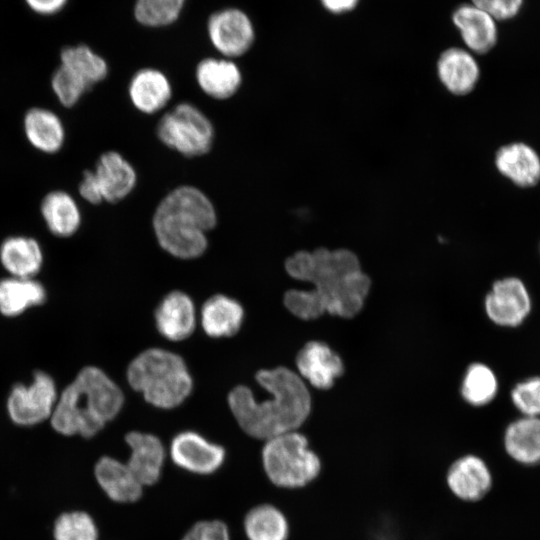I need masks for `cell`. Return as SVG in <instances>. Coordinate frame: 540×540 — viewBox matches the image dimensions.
Returning <instances> with one entry per match:
<instances>
[{"label":"cell","instance_id":"1","mask_svg":"<svg viewBox=\"0 0 540 540\" xmlns=\"http://www.w3.org/2000/svg\"><path fill=\"white\" fill-rule=\"evenodd\" d=\"M284 266L290 277L313 286L311 290L291 289L284 294L285 307L302 320L325 313L352 318L363 308L371 287L357 255L345 248L297 251Z\"/></svg>","mask_w":540,"mask_h":540},{"label":"cell","instance_id":"2","mask_svg":"<svg viewBox=\"0 0 540 540\" xmlns=\"http://www.w3.org/2000/svg\"><path fill=\"white\" fill-rule=\"evenodd\" d=\"M255 378L269 398L258 400L244 385L236 386L228 394V405L240 428L264 441L297 431L310 415L312 406L304 380L284 366L262 369Z\"/></svg>","mask_w":540,"mask_h":540},{"label":"cell","instance_id":"3","mask_svg":"<svg viewBox=\"0 0 540 540\" xmlns=\"http://www.w3.org/2000/svg\"><path fill=\"white\" fill-rule=\"evenodd\" d=\"M218 223L216 207L200 188L182 184L157 204L152 229L159 246L171 256L191 260L208 248V234Z\"/></svg>","mask_w":540,"mask_h":540},{"label":"cell","instance_id":"4","mask_svg":"<svg viewBox=\"0 0 540 540\" xmlns=\"http://www.w3.org/2000/svg\"><path fill=\"white\" fill-rule=\"evenodd\" d=\"M123 404L120 387L100 368L86 366L58 395L50 422L61 435L91 438L119 414Z\"/></svg>","mask_w":540,"mask_h":540},{"label":"cell","instance_id":"5","mask_svg":"<svg viewBox=\"0 0 540 540\" xmlns=\"http://www.w3.org/2000/svg\"><path fill=\"white\" fill-rule=\"evenodd\" d=\"M127 380L149 404L161 409L179 406L193 388L183 358L162 348H149L138 354L128 366Z\"/></svg>","mask_w":540,"mask_h":540},{"label":"cell","instance_id":"6","mask_svg":"<svg viewBox=\"0 0 540 540\" xmlns=\"http://www.w3.org/2000/svg\"><path fill=\"white\" fill-rule=\"evenodd\" d=\"M261 462L267 479L281 489H301L320 475V457L309 447L308 439L298 431L265 440Z\"/></svg>","mask_w":540,"mask_h":540},{"label":"cell","instance_id":"7","mask_svg":"<svg viewBox=\"0 0 540 540\" xmlns=\"http://www.w3.org/2000/svg\"><path fill=\"white\" fill-rule=\"evenodd\" d=\"M155 134L165 147L186 158L207 155L215 141L210 118L188 101L179 102L165 112L157 122Z\"/></svg>","mask_w":540,"mask_h":540},{"label":"cell","instance_id":"8","mask_svg":"<svg viewBox=\"0 0 540 540\" xmlns=\"http://www.w3.org/2000/svg\"><path fill=\"white\" fill-rule=\"evenodd\" d=\"M58 399L54 379L38 370L29 385L16 384L11 389L7 410L10 419L20 426H32L50 419Z\"/></svg>","mask_w":540,"mask_h":540},{"label":"cell","instance_id":"9","mask_svg":"<svg viewBox=\"0 0 540 540\" xmlns=\"http://www.w3.org/2000/svg\"><path fill=\"white\" fill-rule=\"evenodd\" d=\"M207 33L214 49L228 59L245 55L256 38L250 17L236 7L213 12L207 21Z\"/></svg>","mask_w":540,"mask_h":540},{"label":"cell","instance_id":"10","mask_svg":"<svg viewBox=\"0 0 540 540\" xmlns=\"http://www.w3.org/2000/svg\"><path fill=\"white\" fill-rule=\"evenodd\" d=\"M484 309L494 324L514 328L530 315L532 299L525 283L509 276L493 283L485 297Z\"/></svg>","mask_w":540,"mask_h":540},{"label":"cell","instance_id":"11","mask_svg":"<svg viewBox=\"0 0 540 540\" xmlns=\"http://www.w3.org/2000/svg\"><path fill=\"white\" fill-rule=\"evenodd\" d=\"M169 456L174 465L195 475L208 476L224 464L226 451L198 432L187 430L176 434L171 440Z\"/></svg>","mask_w":540,"mask_h":540},{"label":"cell","instance_id":"12","mask_svg":"<svg viewBox=\"0 0 540 540\" xmlns=\"http://www.w3.org/2000/svg\"><path fill=\"white\" fill-rule=\"evenodd\" d=\"M21 127L25 141L42 155H57L66 145L64 120L51 108L39 105L27 108L22 116Z\"/></svg>","mask_w":540,"mask_h":540},{"label":"cell","instance_id":"13","mask_svg":"<svg viewBox=\"0 0 540 540\" xmlns=\"http://www.w3.org/2000/svg\"><path fill=\"white\" fill-rule=\"evenodd\" d=\"M103 202L117 204L136 188L138 175L132 163L119 151L106 150L92 168Z\"/></svg>","mask_w":540,"mask_h":540},{"label":"cell","instance_id":"14","mask_svg":"<svg viewBox=\"0 0 540 540\" xmlns=\"http://www.w3.org/2000/svg\"><path fill=\"white\" fill-rule=\"evenodd\" d=\"M445 481L449 491L457 499L476 502L490 492L493 476L489 466L481 457L466 454L450 464Z\"/></svg>","mask_w":540,"mask_h":540},{"label":"cell","instance_id":"15","mask_svg":"<svg viewBox=\"0 0 540 540\" xmlns=\"http://www.w3.org/2000/svg\"><path fill=\"white\" fill-rule=\"evenodd\" d=\"M38 211L48 232L57 238L73 237L83 223V213L77 200L62 188L47 191L40 199Z\"/></svg>","mask_w":540,"mask_h":540},{"label":"cell","instance_id":"16","mask_svg":"<svg viewBox=\"0 0 540 540\" xmlns=\"http://www.w3.org/2000/svg\"><path fill=\"white\" fill-rule=\"evenodd\" d=\"M299 376L317 389L327 390L344 372L341 357L326 343L310 341L296 356Z\"/></svg>","mask_w":540,"mask_h":540},{"label":"cell","instance_id":"17","mask_svg":"<svg viewBox=\"0 0 540 540\" xmlns=\"http://www.w3.org/2000/svg\"><path fill=\"white\" fill-rule=\"evenodd\" d=\"M130 455L128 467L144 486L155 485L161 478L166 450L161 440L150 433L131 431L125 435Z\"/></svg>","mask_w":540,"mask_h":540},{"label":"cell","instance_id":"18","mask_svg":"<svg viewBox=\"0 0 540 540\" xmlns=\"http://www.w3.org/2000/svg\"><path fill=\"white\" fill-rule=\"evenodd\" d=\"M195 80L206 96L225 101L238 93L243 76L239 66L232 59L206 57L195 67Z\"/></svg>","mask_w":540,"mask_h":540},{"label":"cell","instance_id":"19","mask_svg":"<svg viewBox=\"0 0 540 540\" xmlns=\"http://www.w3.org/2000/svg\"><path fill=\"white\" fill-rule=\"evenodd\" d=\"M173 95L171 82L161 70L144 67L137 70L128 84L133 107L142 114L153 115L163 110Z\"/></svg>","mask_w":540,"mask_h":540},{"label":"cell","instance_id":"20","mask_svg":"<svg viewBox=\"0 0 540 540\" xmlns=\"http://www.w3.org/2000/svg\"><path fill=\"white\" fill-rule=\"evenodd\" d=\"M436 72L443 87L455 96L472 92L480 78L477 61L469 51L460 47H449L440 53Z\"/></svg>","mask_w":540,"mask_h":540},{"label":"cell","instance_id":"21","mask_svg":"<svg viewBox=\"0 0 540 540\" xmlns=\"http://www.w3.org/2000/svg\"><path fill=\"white\" fill-rule=\"evenodd\" d=\"M451 21L458 29L466 47L476 53H488L497 43L498 30L495 19L473 4L457 6Z\"/></svg>","mask_w":540,"mask_h":540},{"label":"cell","instance_id":"22","mask_svg":"<svg viewBox=\"0 0 540 540\" xmlns=\"http://www.w3.org/2000/svg\"><path fill=\"white\" fill-rule=\"evenodd\" d=\"M155 325L158 332L170 341L188 338L196 325L193 300L182 291L168 293L155 310Z\"/></svg>","mask_w":540,"mask_h":540},{"label":"cell","instance_id":"23","mask_svg":"<svg viewBox=\"0 0 540 540\" xmlns=\"http://www.w3.org/2000/svg\"><path fill=\"white\" fill-rule=\"evenodd\" d=\"M95 479L113 502L131 504L139 501L144 486L130 470L126 462L111 456H102L94 467Z\"/></svg>","mask_w":540,"mask_h":540},{"label":"cell","instance_id":"24","mask_svg":"<svg viewBox=\"0 0 540 540\" xmlns=\"http://www.w3.org/2000/svg\"><path fill=\"white\" fill-rule=\"evenodd\" d=\"M43 262L42 246L32 236L10 235L0 243V263L13 277L33 278L41 270Z\"/></svg>","mask_w":540,"mask_h":540},{"label":"cell","instance_id":"25","mask_svg":"<svg viewBox=\"0 0 540 540\" xmlns=\"http://www.w3.org/2000/svg\"><path fill=\"white\" fill-rule=\"evenodd\" d=\"M495 165L503 176L518 186H534L540 180V157L525 143L502 146L496 152Z\"/></svg>","mask_w":540,"mask_h":540},{"label":"cell","instance_id":"26","mask_svg":"<svg viewBox=\"0 0 540 540\" xmlns=\"http://www.w3.org/2000/svg\"><path fill=\"white\" fill-rule=\"evenodd\" d=\"M504 449L524 466L540 464V417L521 416L510 422L503 436Z\"/></svg>","mask_w":540,"mask_h":540},{"label":"cell","instance_id":"27","mask_svg":"<svg viewBox=\"0 0 540 540\" xmlns=\"http://www.w3.org/2000/svg\"><path fill=\"white\" fill-rule=\"evenodd\" d=\"M243 319L242 305L223 294L211 296L201 308L202 328L208 336L213 338L233 336L240 330Z\"/></svg>","mask_w":540,"mask_h":540},{"label":"cell","instance_id":"28","mask_svg":"<svg viewBox=\"0 0 540 540\" xmlns=\"http://www.w3.org/2000/svg\"><path fill=\"white\" fill-rule=\"evenodd\" d=\"M46 300L44 286L33 278L8 277L0 280V313L15 317Z\"/></svg>","mask_w":540,"mask_h":540},{"label":"cell","instance_id":"29","mask_svg":"<svg viewBox=\"0 0 540 540\" xmlns=\"http://www.w3.org/2000/svg\"><path fill=\"white\" fill-rule=\"evenodd\" d=\"M243 530L247 540H288L290 524L281 509L262 503L245 514Z\"/></svg>","mask_w":540,"mask_h":540},{"label":"cell","instance_id":"30","mask_svg":"<svg viewBox=\"0 0 540 540\" xmlns=\"http://www.w3.org/2000/svg\"><path fill=\"white\" fill-rule=\"evenodd\" d=\"M59 64L78 75L91 89L109 74L106 59L86 44L64 46L59 53Z\"/></svg>","mask_w":540,"mask_h":540},{"label":"cell","instance_id":"31","mask_svg":"<svg viewBox=\"0 0 540 540\" xmlns=\"http://www.w3.org/2000/svg\"><path fill=\"white\" fill-rule=\"evenodd\" d=\"M498 379L484 363H473L467 368L461 386L463 399L473 406L489 404L497 395Z\"/></svg>","mask_w":540,"mask_h":540},{"label":"cell","instance_id":"32","mask_svg":"<svg viewBox=\"0 0 540 540\" xmlns=\"http://www.w3.org/2000/svg\"><path fill=\"white\" fill-rule=\"evenodd\" d=\"M185 3L186 0H136L133 15L142 26L166 27L179 19Z\"/></svg>","mask_w":540,"mask_h":540},{"label":"cell","instance_id":"33","mask_svg":"<svg viewBox=\"0 0 540 540\" xmlns=\"http://www.w3.org/2000/svg\"><path fill=\"white\" fill-rule=\"evenodd\" d=\"M50 90L64 109H73L92 89L70 69L58 65L49 79Z\"/></svg>","mask_w":540,"mask_h":540},{"label":"cell","instance_id":"34","mask_svg":"<svg viewBox=\"0 0 540 540\" xmlns=\"http://www.w3.org/2000/svg\"><path fill=\"white\" fill-rule=\"evenodd\" d=\"M53 536L55 540H98L99 531L90 514L76 510L59 515Z\"/></svg>","mask_w":540,"mask_h":540},{"label":"cell","instance_id":"35","mask_svg":"<svg viewBox=\"0 0 540 540\" xmlns=\"http://www.w3.org/2000/svg\"><path fill=\"white\" fill-rule=\"evenodd\" d=\"M510 398L522 416L540 417V376L516 383L511 389Z\"/></svg>","mask_w":540,"mask_h":540},{"label":"cell","instance_id":"36","mask_svg":"<svg viewBox=\"0 0 540 540\" xmlns=\"http://www.w3.org/2000/svg\"><path fill=\"white\" fill-rule=\"evenodd\" d=\"M180 540H231L227 524L219 519L193 524Z\"/></svg>","mask_w":540,"mask_h":540},{"label":"cell","instance_id":"37","mask_svg":"<svg viewBox=\"0 0 540 540\" xmlns=\"http://www.w3.org/2000/svg\"><path fill=\"white\" fill-rule=\"evenodd\" d=\"M472 4L482 9L495 20H508L518 14L523 0H471Z\"/></svg>","mask_w":540,"mask_h":540},{"label":"cell","instance_id":"38","mask_svg":"<svg viewBox=\"0 0 540 540\" xmlns=\"http://www.w3.org/2000/svg\"><path fill=\"white\" fill-rule=\"evenodd\" d=\"M77 192L83 201L92 206H98L103 203L92 168L82 170L77 183Z\"/></svg>","mask_w":540,"mask_h":540},{"label":"cell","instance_id":"39","mask_svg":"<svg viewBox=\"0 0 540 540\" xmlns=\"http://www.w3.org/2000/svg\"><path fill=\"white\" fill-rule=\"evenodd\" d=\"M69 0H24L26 6L40 16H53L61 12Z\"/></svg>","mask_w":540,"mask_h":540},{"label":"cell","instance_id":"40","mask_svg":"<svg viewBox=\"0 0 540 540\" xmlns=\"http://www.w3.org/2000/svg\"><path fill=\"white\" fill-rule=\"evenodd\" d=\"M319 2L329 13L341 15L355 10L360 0H319Z\"/></svg>","mask_w":540,"mask_h":540}]
</instances>
